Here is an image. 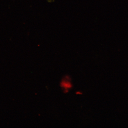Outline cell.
<instances>
[{"instance_id": "cell-1", "label": "cell", "mask_w": 128, "mask_h": 128, "mask_svg": "<svg viewBox=\"0 0 128 128\" xmlns=\"http://www.w3.org/2000/svg\"><path fill=\"white\" fill-rule=\"evenodd\" d=\"M60 86L63 88L65 89L66 90L68 89H71L72 88V85L71 82L66 80L62 81L60 84Z\"/></svg>"}]
</instances>
